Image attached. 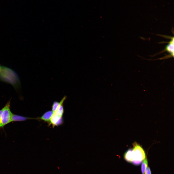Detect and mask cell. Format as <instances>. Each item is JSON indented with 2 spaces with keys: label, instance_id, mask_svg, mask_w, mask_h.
Masks as SVG:
<instances>
[{
  "label": "cell",
  "instance_id": "3",
  "mask_svg": "<svg viewBox=\"0 0 174 174\" xmlns=\"http://www.w3.org/2000/svg\"><path fill=\"white\" fill-rule=\"evenodd\" d=\"M10 102L9 101L2 109L1 119L3 127L11 122L13 114L10 110Z\"/></svg>",
  "mask_w": 174,
  "mask_h": 174
},
{
  "label": "cell",
  "instance_id": "1",
  "mask_svg": "<svg viewBox=\"0 0 174 174\" xmlns=\"http://www.w3.org/2000/svg\"><path fill=\"white\" fill-rule=\"evenodd\" d=\"M133 155L131 163L135 166L140 165L146 157L143 148L136 142L133 144Z\"/></svg>",
  "mask_w": 174,
  "mask_h": 174
},
{
  "label": "cell",
  "instance_id": "9",
  "mask_svg": "<svg viewBox=\"0 0 174 174\" xmlns=\"http://www.w3.org/2000/svg\"><path fill=\"white\" fill-rule=\"evenodd\" d=\"M65 99V97H64L60 101V102L59 103L56 102L53 103L52 107V110L53 112L56 111L61 104H62Z\"/></svg>",
  "mask_w": 174,
  "mask_h": 174
},
{
  "label": "cell",
  "instance_id": "4",
  "mask_svg": "<svg viewBox=\"0 0 174 174\" xmlns=\"http://www.w3.org/2000/svg\"><path fill=\"white\" fill-rule=\"evenodd\" d=\"M62 117L53 112L50 120V123L54 126L60 125L62 122Z\"/></svg>",
  "mask_w": 174,
  "mask_h": 174
},
{
  "label": "cell",
  "instance_id": "2",
  "mask_svg": "<svg viewBox=\"0 0 174 174\" xmlns=\"http://www.w3.org/2000/svg\"><path fill=\"white\" fill-rule=\"evenodd\" d=\"M13 72L8 68L2 67L0 72V78L12 84H15V83L17 81V78Z\"/></svg>",
  "mask_w": 174,
  "mask_h": 174
},
{
  "label": "cell",
  "instance_id": "7",
  "mask_svg": "<svg viewBox=\"0 0 174 174\" xmlns=\"http://www.w3.org/2000/svg\"><path fill=\"white\" fill-rule=\"evenodd\" d=\"M148 162L146 157L142 163L141 170L142 174H145L146 168L148 166Z\"/></svg>",
  "mask_w": 174,
  "mask_h": 174
},
{
  "label": "cell",
  "instance_id": "10",
  "mask_svg": "<svg viewBox=\"0 0 174 174\" xmlns=\"http://www.w3.org/2000/svg\"><path fill=\"white\" fill-rule=\"evenodd\" d=\"M62 104H61L56 111L54 112L61 117L62 116L64 112V109Z\"/></svg>",
  "mask_w": 174,
  "mask_h": 174
},
{
  "label": "cell",
  "instance_id": "12",
  "mask_svg": "<svg viewBox=\"0 0 174 174\" xmlns=\"http://www.w3.org/2000/svg\"><path fill=\"white\" fill-rule=\"evenodd\" d=\"M2 110V109L0 110V128L3 127L1 119V115Z\"/></svg>",
  "mask_w": 174,
  "mask_h": 174
},
{
  "label": "cell",
  "instance_id": "11",
  "mask_svg": "<svg viewBox=\"0 0 174 174\" xmlns=\"http://www.w3.org/2000/svg\"><path fill=\"white\" fill-rule=\"evenodd\" d=\"M147 168L145 170V174H152L151 172L150 167L148 166Z\"/></svg>",
  "mask_w": 174,
  "mask_h": 174
},
{
  "label": "cell",
  "instance_id": "6",
  "mask_svg": "<svg viewBox=\"0 0 174 174\" xmlns=\"http://www.w3.org/2000/svg\"><path fill=\"white\" fill-rule=\"evenodd\" d=\"M53 112L52 111H49L45 112L40 118H38L47 122H49Z\"/></svg>",
  "mask_w": 174,
  "mask_h": 174
},
{
  "label": "cell",
  "instance_id": "8",
  "mask_svg": "<svg viewBox=\"0 0 174 174\" xmlns=\"http://www.w3.org/2000/svg\"><path fill=\"white\" fill-rule=\"evenodd\" d=\"M174 39L170 42L169 43L167 46L166 48V50L170 53L171 54L174 55Z\"/></svg>",
  "mask_w": 174,
  "mask_h": 174
},
{
  "label": "cell",
  "instance_id": "5",
  "mask_svg": "<svg viewBox=\"0 0 174 174\" xmlns=\"http://www.w3.org/2000/svg\"><path fill=\"white\" fill-rule=\"evenodd\" d=\"M133 155V149H129L124 153L123 156L124 159L127 162L131 163Z\"/></svg>",
  "mask_w": 174,
  "mask_h": 174
}]
</instances>
